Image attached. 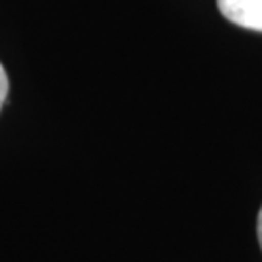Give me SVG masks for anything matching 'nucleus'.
<instances>
[{
    "instance_id": "obj_1",
    "label": "nucleus",
    "mask_w": 262,
    "mask_h": 262,
    "mask_svg": "<svg viewBox=\"0 0 262 262\" xmlns=\"http://www.w3.org/2000/svg\"><path fill=\"white\" fill-rule=\"evenodd\" d=\"M217 8L235 26L262 31V0H217Z\"/></svg>"
},
{
    "instance_id": "obj_2",
    "label": "nucleus",
    "mask_w": 262,
    "mask_h": 262,
    "mask_svg": "<svg viewBox=\"0 0 262 262\" xmlns=\"http://www.w3.org/2000/svg\"><path fill=\"white\" fill-rule=\"evenodd\" d=\"M6 97H8V74H6L4 66L0 64V109L6 101Z\"/></svg>"
},
{
    "instance_id": "obj_3",
    "label": "nucleus",
    "mask_w": 262,
    "mask_h": 262,
    "mask_svg": "<svg viewBox=\"0 0 262 262\" xmlns=\"http://www.w3.org/2000/svg\"><path fill=\"white\" fill-rule=\"evenodd\" d=\"M256 233H258V241H260V247H262V208H260V212H258V225H256Z\"/></svg>"
}]
</instances>
